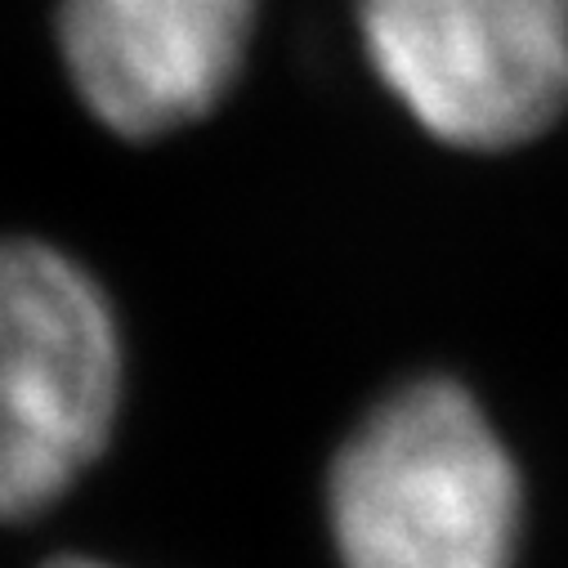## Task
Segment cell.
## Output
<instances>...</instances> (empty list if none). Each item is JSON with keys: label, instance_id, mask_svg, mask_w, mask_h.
I'll list each match as a JSON object with an SVG mask.
<instances>
[{"label": "cell", "instance_id": "cell-1", "mask_svg": "<svg viewBox=\"0 0 568 568\" xmlns=\"http://www.w3.org/2000/svg\"><path fill=\"white\" fill-rule=\"evenodd\" d=\"M323 524L336 568H515L524 479L462 381L412 376L336 444Z\"/></svg>", "mask_w": 568, "mask_h": 568}, {"label": "cell", "instance_id": "cell-5", "mask_svg": "<svg viewBox=\"0 0 568 568\" xmlns=\"http://www.w3.org/2000/svg\"><path fill=\"white\" fill-rule=\"evenodd\" d=\"M41 568H125L108 555H90V550H59L50 559H41Z\"/></svg>", "mask_w": 568, "mask_h": 568}, {"label": "cell", "instance_id": "cell-4", "mask_svg": "<svg viewBox=\"0 0 568 568\" xmlns=\"http://www.w3.org/2000/svg\"><path fill=\"white\" fill-rule=\"evenodd\" d=\"M260 0H59L63 77L90 121L158 144L215 116L237 90Z\"/></svg>", "mask_w": 568, "mask_h": 568}, {"label": "cell", "instance_id": "cell-2", "mask_svg": "<svg viewBox=\"0 0 568 568\" xmlns=\"http://www.w3.org/2000/svg\"><path fill=\"white\" fill-rule=\"evenodd\" d=\"M130 345L108 282L68 246L0 233V524L59 510L112 453Z\"/></svg>", "mask_w": 568, "mask_h": 568}, {"label": "cell", "instance_id": "cell-3", "mask_svg": "<svg viewBox=\"0 0 568 568\" xmlns=\"http://www.w3.org/2000/svg\"><path fill=\"white\" fill-rule=\"evenodd\" d=\"M385 94L457 153H510L568 112V0H354Z\"/></svg>", "mask_w": 568, "mask_h": 568}]
</instances>
